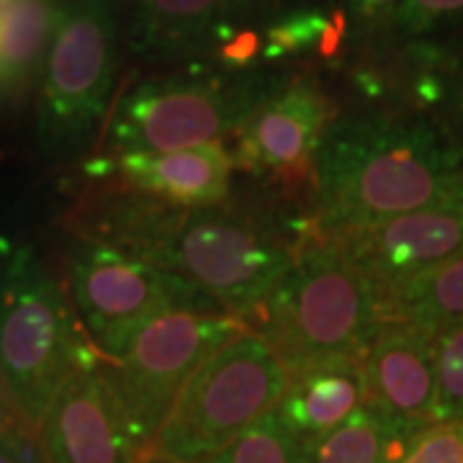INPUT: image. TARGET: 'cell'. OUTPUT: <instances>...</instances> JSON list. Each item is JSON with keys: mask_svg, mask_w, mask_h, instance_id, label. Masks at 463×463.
Returning <instances> with one entry per match:
<instances>
[{"mask_svg": "<svg viewBox=\"0 0 463 463\" xmlns=\"http://www.w3.org/2000/svg\"><path fill=\"white\" fill-rule=\"evenodd\" d=\"M88 234L191 283L227 315L242 317L288 270L298 242L258 212L232 206H173L111 188L83 206Z\"/></svg>", "mask_w": 463, "mask_h": 463, "instance_id": "cell-1", "label": "cell"}, {"mask_svg": "<svg viewBox=\"0 0 463 463\" xmlns=\"http://www.w3.org/2000/svg\"><path fill=\"white\" fill-rule=\"evenodd\" d=\"M312 230L347 234L463 196V155L422 121H332L312 165Z\"/></svg>", "mask_w": 463, "mask_h": 463, "instance_id": "cell-2", "label": "cell"}, {"mask_svg": "<svg viewBox=\"0 0 463 463\" xmlns=\"http://www.w3.org/2000/svg\"><path fill=\"white\" fill-rule=\"evenodd\" d=\"M389 319H394L392 294L335 237L312 224L288 270L242 317L288 373L332 358H364Z\"/></svg>", "mask_w": 463, "mask_h": 463, "instance_id": "cell-3", "label": "cell"}, {"mask_svg": "<svg viewBox=\"0 0 463 463\" xmlns=\"http://www.w3.org/2000/svg\"><path fill=\"white\" fill-rule=\"evenodd\" d=\"M99 361L65 288L21 252L0 273V383L14 412L36 430L60 386Z\"/></svg>", "mask_w": 463, "mask_h": 463, "instance_id": "cell-4", "label": "cell"}, {"mask_svg": "<svg viewBox=\"0 0 463 463\" xmlns=\"http://www.w3.org/2000/svg\"><path fill=\"white\" fill-rule=\"evenodd\" d=\"M288 381L273 347L245 327L191 373L152 450L181 463H206L273 412Z\"/></svg>", "mask_w": 463, "mask_h": 463, "instance_id": "cell-5", "label": "cell"}, {"mask_svg": "<svg viewBox=\"0 0 463 463\" xmlns=\"http://www.w3.org/2000/svg\"><path fill=\"white\" fill-rule=\"evenodd\" d=\"M279 88L265 78L167 72L116 100L100 132V160L160 155L219 142Z\"/></svg>", "mask_w": 463, "mask_h": 463, "instance_id": "cell-6", "label": "cell"}, {"mask_svg": "<svg viewBox=\"0 0 463 463\" xmlns=\"http://www.w3.org/2000/svg\"><path fill=\"white\" fill-rule=\"evenodd\" d=\"M118 42L109 0H70L57 8L36 139L50 157H72L96 142L111 109Z\"/></svg>", "mask_w": 463, "mask_h": 463, "instance_id": "cell-7", "label": "cell"}, {"mask_svg": "<svg viewBox=\"0 0 463 463\" xmlns=\"http://www.w3.org/2000/svg\"><path fill=\"white\" fill-rule=\"evenodd\" d=\"M65 276L78 322L106 364L118 361L155 317L173 309L224 312L191 283L88 234L70 242Z\"/></svg>", "mask_w": 463, "mask_h": 463, "instance_id": "cell-8", "label": "cell"}, {"mask_svg": "<svg viewBox=\"0 0 463 463\" xmlns=\"http://www.w3.org/2000/svg\"><path fill=\"white\" fill-rule=\"evenodd\" d=\"M242 330L245 322L227 312L173 309L137 332L118 361H100L103 376L142 443L152 448L191 373Z\"/></svg>", "mask_w": 463, "mask_h": 463, "instance_id": "cell-9", "label": "cell"}, {"mask_svg": "<svg viewBox=\"0 0 463 463\" xmlns=\"http://www.w3.org/2000/svg\"><path fill=\"white\" fill-rule=\"evenodd\" d=\"M99 364L72 373L42 417L36 432L47 463H137L152 450L134 432Z\"/></svg>", "mask_w": 463, "mask_h": 463, "instance_id": "cell-10", "label": "cell"}, {"mask_svg": "<svg viewBox=\"0 0 463 463\" xmlns=\"http://www.w3.org/2000/svg\"><path fill=\"white\" fill-rule=\"evenodd\" d=\"M332 127V103L312 80L279 88L237 129L234 165L281 183L312 181L317 149Z\"/></svg>", "mask_w": 463, "mask_h": 463, "instance_id": "cell-11", "label": "cell"}, {"mask_svg": "<svg viewBox=\"0 0 463 463\" xmlns=\"http://www.w3.org/2000/svg\"><path fill=\"white\" fill-rule=\"evenodd\" d=\"M392 294L463 252V196L335 237Z\"/></svg>", "mask_w": 463, "mask_h": 463, "instance_id": "cell-12", "label": "cell"}, {"mask_svg": "<svg viewBox=\"0 0 463 463\" xmlns=\"http://www.w3.org/2000/svg\"><path fill=\"white\" fill-rule=\"evenodd\" d=\"M368 402L420 432L438 422L435 330L412 319H389L364 355Z\"/></svg>", "mask_w": 463, "mask_h": 463, "instance_id": "cell-13", "label": "cell"}, {"mask_svg": "<svg viewBox=\"0 0 463 463\" xmlns=\"http://www.w3.org/2000/svg\"><path fill=\"white\" fill-rule=\"evenodd\" d=\"M99 173L114 175L118 188L165 201L173 206H216L232 194L234 155L222 142L199 147L160 152V155H129L96 160Z\"/></svg>", "mask_w": 463, "mask_h": 463, "instance_id": "cell-14", "label": "cell"}, {"mask_svg": "<svg viewBox=\"0 0 463 463\" xmlns=\"http://www.w3.org/2000/svg\"><path fill=\"white\" fill-rule=\"evenodd\" d=\"M365 402L368 383L364 358L347 355L294 371L276 414L304 448L340 428Z\"/></svg>", "mask_w": 463, "mask_h": 463, "instance_id": "cell-15", "label": "cell"}, {"mask_svg": "<svg viewBox=\"0 0 463 463\" xmlns=\"http://www.w3.org/2000/svg\"><path fill=\"white\" fill-rule=\"evenodd\" d=\"M255 3L258 0H134L132 42L147 54H178L201 47L212 36L227 42L232 21Z\"/></svg>", "mask_w": 463, "mask_h": 463, "instance_id": "cell-16", "label": "cell"}, {"mask_svg": "<svg viewBox=\"0 0 463 463\" xmlns=\"http://www.w3.org/2000/svg\"><path fill=\"white\" fill-rule=\"evenodd\" d=\"M414 435L376 404L365 402L340 428L304 446V463H399Z\"/></svg>", "mask_w": 463, "mask_h": 463, "instance_id": "cell-17", "label": "cell"}, {"mask_svg": "<svg viewBox=\"0 0 463 463\" xmlns=\"http://www.w3.org/2000/svg\"><path fill=\"white\" fill-rule=\"evenodd\" d=\"M57 8L52 0H11L0 14V85L21 83L50 50Z\"/></svg>", "mask_w": 463, "mask_h": 463, "instance_id": "cell-18", "label": "cell"}, {"mask_svg": "<svg viewBox=\"0 0 463 463\" xmlns=\"http://www.w3.org/2000/svg\"><path fill=\"white\" fill-rule=\"evenodd\" d=\"M392 307L394 317L412 319L432 330L463 322V252L397 286L392 291Z\"/></svg>", "mask_w": 463, "mask_h": 463, "instance_id": "cell-19", "label": "cell"}, {"mask_svg": "<svg viewBox=\"0 0 463 463\" xmlns=\"http://www.w3.org/2000/svg\"><path fill=\"white\" fill-rule=\"evenodd\" d=\"M206 463H304V448L273 410Z\"/></svg>", "mask_w": 463, "mask_h": 463, "instance_id": "cell-20", "label": "cell"}, {"mask_svg": "<svg viewBox=\"0 0 463 463\" xmlns=\"http://www.w3.org/2000/svg\"><path fill=\"white\" fill-rule=\"evenodd\" d=\"M438 422H463V322L435 330Z\"/></svg>", "mask_w": 463, "mask_h": 463, "instance_id": "cell-21", "label": "cell"}, {"mask_svg": "<svg viewBox=\"0 0 463 463\" xmlns=\"http://www.w3.org/2000/svg\"><path fill=\"white\" fill-rule=\"evenodd\" d=\"M399 463H463V422H435L420 430Z\"/></svg>", "mask_w": 463, "mask_h": 463, "instance_id": "cell-22", "label": "cell"}, {"mask_svg": "<svg viewBox=\"0 0 463 463\" xmlns=\"http://www.w3.org/2000/svg\"><path fill=\"white\" fill-rule=\"evenodd\" d=\"M327 24H330V18L307 14V16H294L270 26V32L265 36L263 57L265 60H279V57L294 54L298 50H307L312 44H319Z\"/></svg>", "mask_w": 463, "mask_h": 463, "instance_id": "cell-23", "label": "cell"}, {"mask_svg": "<svg viewBox=\"0 0 463 463\" xmlns=\"http://www.w3.org/2000/svg\"><path fill=\"white\" fill-rule=\"evenodd\" d=\"M0 463H47L39 432L26 422H11L0 430Z\"/></svg>", "mask_w": 463, "mask_h": 463, "instance_id": "cell-24", "label": "cell"}, {"mask_svg": "<svg viewBox=\"0 0 463 463\" xmlns=\"http://www.w3.org/2000/svg\"><path fill=\"white\" fill-rule=\"evenodd\" d=\"M456 14H463V0H407L404 8V18L414 29H422L438 18L456 16Z\"/></svg>", "mask_w": 463, "mask_h": 463, "instance_id": "cell-25", "label": "cell"}, {"mask_svg": "<svg viewBox=\"0 0 463 463\" xmlns=\"http://www.w3.org/2000/svg\"><path fill=\"white\" fill-rule=\"evenodd\" d=\"M258 52H260V39L252 32H240L222 44V60L232 67L248 65L258 57Z\"/></svg>", "mask_w": 463, "mask_h": 463, "instance_id": "cell-26", "label": "cell"}, {"mask_svg": "<svg viewBox=\"0 0 463 463\" xmlns=\"http://www.w3.org/2000/svg\"><path fill=\"white\" fill-rule=\"evenodd\" d=\"M399 0H353V5H355V11H358V16L364 18H381L386 16L392 8H397Z\"/></svg>", "mask_w": 463, "mask_h": 463, "instance_id": "cell-27", "label": "cell"}, {"mask_svg": "<svg viewBox=\"0 0 463 463\" xmlns=\"http://www.w3.org/2000/svg\"><path fill=\"white\" fill-rule=\"evenodd\" d=\"M16 420H21V417L14 412L11 402H8L5 392H3V383H0V430H3V428H8V425H11V422H16ZM21 422H24V420H21Z\"/></svg>", "mask_w": 463, "mask_h": 463, "instance_id": "cell-28", "label": "cell"}, {"mask_svg": "<svg viewBox=\"0 0 463 463\" xmlns=\"http://www.w3.org/2000/svg\"><path fill=\"white\" fill-rule=\"evenodd\" d=\"M137 463H181V461H175V458H170V456H163V453H157V450H147L142 458Z\"/></svg>", "mask_w": 463, "mask_h": 463, "instance_id": "cell-29", "label": "cell"}]
</instances>
